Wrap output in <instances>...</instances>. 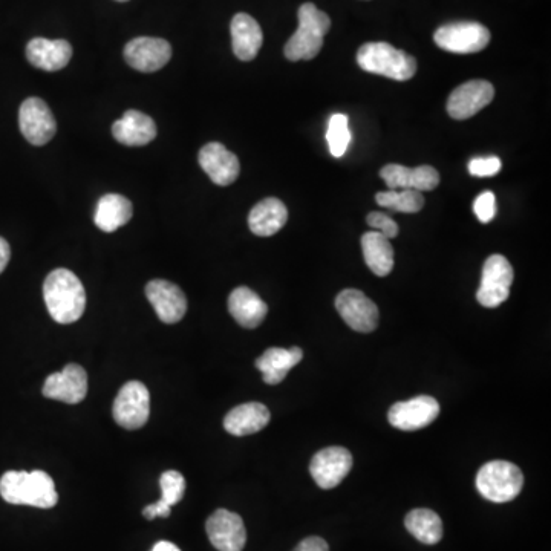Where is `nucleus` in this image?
I'll use <instances>...</instances> for the list:
<instances>
[{
  "mask_svg": "<svg viewBox=\"0 0 551 551\" xmlns=\"http://www.w3.org/2000/svg\"><path fill=\"white\" fill-rule=\"evenodd\" d=\"M43 299L49 316L62 325L77 322L85 313V287L80 279L66 268H57L48 274L43 284Z\"/></svg>",
  "mask_w": 551,
  "mask_h": 551,
  "instance_id": "1",
  "label": "nucleus"
},
{
  "mask_svg": "<svg viewBox=\"0 0 551 551\" xmlns=\"http://www.w3.org/2000/svg\"><path fill=\"white\" fill-rule=\"evenodd\" d=\"M0 496L14 506L53 509L59 501L53 478L43 470L4 473L0 478Z\"/></svg>",
  "mask_w": 551,
  "mask_h": 551,
  "instance_id": "2",
  "label": "nucleus"
},
{
  "mask_svg": "<svg viewBox=\"0 0 551 551\" xmlns=\"http://www.w3.org/2000/svg\"><path fill=\"white\" fill-rule=\"evenodd\" d=\"M299 28L285 45V57L291 62L311 60L320 53L323 39L331 28V19L314 4H304L299 8Z\"/></svg>",
  "mask_w": 551,
  "mask_h": 551,
  "instance_id": "3",
  "label": "nucleus"
},
{
  "mask_svg": "<svg viewBox=\"0 0 551 551\" xmlns=\"http://www.w3.org/2000/svg\"><path fill=\"white\" fill-rule=\"evenodd\" d=\"M357 63L363 71L383 75L397 82H406L417 72V60L402 49L386 42H371L360 46Z\"/></svg>",
  "mask_w": 551,
  "mask_h": 551,
  "instance_id": "4",
  "label": "nucleus"
},
{
  "mask_svg": "<svg viewBox=\"0 0 551 551\" xmlns=\"http://www.w3.org/2000/svg\"><path fill=\"white\" fill-rule=\"evenodd\" d=\"M524 486L521 469L509 461H490L481 467L477 475V489L481 496L492 503L513 501Z\"/></svg>",
  "mask_w": 551,
  "mask_h": 551,
  "instance_id": "5",
  "label": "nucleus"
},
{
  "mask_svg": "<svg viewBox=\"0 0 551 551\" xmlns=\"http://www.w3.org/2000/svg\"><path fill=\"white\" fill-rule=\"evenodd\" d=\"M434 40L449 53H480L489 45L490 31L478 22L447 23L435 31Z\"/></svg>",
  "mask_w": 551,
  "mask_h": 551,
  "instance_id": "6",
  "label": "nucleus"
},
{
  "mask_svg": "<svg viewBox=\"0 0 551 551\" xmlns=\"http://www.w3.org/2000/svg\"><path fill=\"white\" fill-rule=\"evenodd\" d=\"M515 273L512 264L503 255H492L484 262L477 299L483 307L496 308L510 296Z\"/></svg>",
  "mask_w": 551,
  "mask_h": 551,
  "instance_id": "7",
  "label": "nucleus"
},
{
  "mask_svg": "<svg viewBox=\"0 0 551 551\" xmlns=\"http://www.w3.org/2000/svg\"><path fill=\"white\" fill-rule=\"evenodd\" d=\"M112 415L121 428L135 431L149 420L150 395L141 382H128L118 392L112 406Z\"/></svg>",
  "mask_w": 551,
  "mask_h": 551,
  "instance_id": "8",
  "label": "nucleus"
},
{
  "mask_svg": "<svg viewBox=\"0 0 551 551\" xmlns=\"http://www.w3.org/2000/svg\"><path fill=\"white\" fill-rule=\"evenodd\" d=\"M19 126L25 140L33 146H45L57 131L53 112L37 97L27 98L20 106Z\"/></svg>",
  "mask_w": 551,
  "mask_h": 551,
  "instance_id": "9",
  "label": "nucleus"
},
{
  "mask_svg": "<svg viewBox=\"0 0 551 551\" xmlns=\"http://www.w3.org/2000/svg\"><path fill=\"white\" fill-rule=\"evenodd\" d=\"M353 469V455L345 447L333 446L314 455L310 473L320 489L330 490L339 486Z\"/></svg>",
  "mask_w": 551,
  "mask_h": 551,
  "instance_id": "10",
  "label": "nucleus"
},
{
  "mask_svg": "<svg viewBox=\"0 0 551 551\" xmlns=\"http://www.w3.org/2000/svg\"><path fill=\"white\" fill-rule=\"evenodd\" d=\"M440 414V405L431 395H418L408 402H398L389 409L388 420L400 431H418L434 423Z\"/></svg>",
  "mask_w": 551,
  "mask_h": 551,
  "instance_id": "11",
  "label": "nucleus"
},
{
  "mask_svg": "<svg viewBox=\"0 0 551 551\" xmlns=\"http://www.w3.org/2000/svg\"><path fill=\"white\" fill-rule=\"evenodd\" d=\"M336 308L349 328L359 333H371L379 325V308L359 290H343L337 296Z\"/></svg>",
  "mask_w": 551,
  "mask_h": 551,
  "instance_id": "12",
  "label": "nucleus"
},
{
  "mask_svg": "<svg viewBox=\"0 0 551 551\" xmlns=\"http://www.w3.org/2000/svg\"><path fill=\"white\" fill-rule=\"evenodd\" d=\"M88 394V374L80 365H66L56 374L49 375L43 385V395L57 402L77 405Z\"/></svg>",
  "mask_w": 551,
  "mask_h": 551,
  "instance_id": "13",
  "label": "nucleus"
},
{
  "mask_svg": "<svg viewBox=\"0 0 551 551\" xmlns=\"http://www.w3.org/2000/svg\"><path fill=\"white\" fill-rule=\"evenodd\" d=\"M493 97H495V89L492 83L486 80H472L458 86L450 94L447 100V112L454 120H467L489 106Z\"/></svg>",
  "mask_w": 551,
  "mask_h": 551,
  "instance_id": "14",
  "label": "nucleus"
},
{
  "mask_svg": "<svg viewBox=\"0 0 551 551\" xmlns=\"http://www.w3.org/2000/svg\"><path fill=\"white\" fill-rule=\"evenodd\" d=\"M172 46L157 37H137L124 46V59L140 72H157L169 63Z\"/></svg>",
  "mask_w": 551,
  "mask_h": 551,
  "instance_id": "15",
  "label": "nucleus"
},
{
  "mask_svg": "<svg viewBox=\"0 0 551 551\" xmlns=\"http://www.w3.org/2000/svg\"><path fill=\"white\" fill-rule=\"evenodd\" d=\"M207 536L218 551H242L247 542V530L241 516L219 509L207 519Z\"/></svg>",
  "mask_w": 551,
  "mask_h": 551,
  "instance_id": "16",
  "label": "nucleus"
},
{
  "mask_svg": "<svg viewBox=\"0 0 551 551\" xmlns=\"http://www.w3.org/2000/svg\"><path fill=\"white\" fill-rule=\"evenodd\" d=\"M146 296L163 323H178L187 313V297L178 285L155 279L146 285Z\"/></svg>",
  "mask_w": 551,
  "mask_h": 551,
  "instance_id": "17",
  "label": "nucleus"
},
{
  "mask_svg": "<svg viewBox=\"0 0 551 551\" xmlns=\"http://www.w3.org/2000/svg\"><path fill=\"white\" fill-rule=\"evenodd\" d=\"M198 161L216 186H230L241 172L238 157L221 143L206 144L199 150Z\"/></svg>",
  "mask_w": 551,
  "mask_h": 551,
  "instance_id": "18",
  "label": "nucleus"
},
{
  "mask_svg": "<svg viewBox=\"0 0 551 551\" xmlns=\"http://www.w3.org/2000/svg\"><path fill=\"white\" fill-rule=\"evenodd\" d=\"M380 177L389 190H417L429 192L440 184V173L432 166L406 167L402 164H388L380 170Z\"/></svg>",
  "mask_w": 551,
  "mask_h": 551,
  "instance_id": "19",
  "label": "nucleus"
},
{
  "mask_svg": "<svg viewBox=\"0 0 551 551\" xmlns=\"http://www.w3.org/2000/svg\"><path fill=\"white\" fill-rule=\"evenodd\" d=\"M112 135L124 146H146L157 137V124L140 111H126L112 124Z\"/></svg>",
  "mask_w": 551,
  "mask_h": 551,
  "instance_id": "20",
  "label": "nucleus"
},
{
  "mask_svg": "<svg viewBox=\"0 0 551 551\" xmlns=\"http://www.w3.org/2000/svg\"><path fill=\"white\" fill-rule=\"evenodd\" d=\"M71 57L72 46L66 40H48L37 37L27 45L28 62L42 71H60L68 66Z\"/></svg>",
  "mask_w": 551,
  "mask_h": 551,
  "instance_id": "21",
  "label": "nucleus"
},
{
  "mask_svg": "<svg viewBox=\"0 0 551 551\" xmlns=\"http://www.w3.org/2000/svg\"><path fill=\"white\" fill-rule=\"evenodd\" d=\"M230 31H232V46L235 56L242 62H250L255 59L262 42H264V34H262L259 23L252 16L239 13L233 17Z\"/></svg>",
  "mask_w": 551,
  "mask_h": 551,
  "instance_id": "22",
  "label": "nucleus"
},
{
  "mask_svg": "<svg viewBox=\"0 0 551 551\" xmlns=\"http://www.w3.org/2000/svg\"><path fill=\"white\" fill-rule=\"evenodd\" d=\"M304 351L293 346V348H270L256 360V368L262 372L264 382L267 385H279L284 382L288 372L302 362Z\"/></svg>",
  "mask_w": 551,
  "mask_h": 551,
  "instance_id": "23",
  "label": "nucleus"
},
{
  "mask_svg": "<svg viewBox=\"0 0 551 551\" xmlns=\"http://www.w3.org/2000/svg\"><path fill=\"white\" fill-rule=\"evenodd\" d=\"M270 418V411L262 403H244L225 415L224 429L235 437H245L262 431Z\"/></svg>",
  "mask_w": 551,
  "mask_h": 551,
  "instance_id": "24",
  "label": "nucleus"
},
{
  "mask_svg": "<svg viewBox=\"0 0 551 551\" xmlns=\"http://www.w3.org/2000/svg\"><path fill=\"white\" fill-rule=\"evenodd\" d=\"M229 311L241 327L253 330L264 322L268 307L255 291L239 287L230 294Z\"/></svg>",
  "mask_w": 551,
  "mask_h": 551,
  "instance_id": "25",
  "label": "nucleus"
},
{
  "mask_svg": "<svg viewBox=\"0 0 551 551\" xmlns=\"http://www.w3.org/2000/svg\"><path fill=\"white\" fill-rule=\"evenodd\" d=\"M287 221V207L278 198H265L264 201L256 204L248 215V227L256 236H262V238L276 235Z\"/></svg>",
  "mask_w": 551,
  "mask_h": 551,
  "instance_id": "26",
  "label": "nucleus"
},
{
  "mask_svg": "<svg viewBox=\"0 0 551 551\" xmlns=\"http://www.w3.org/2000/svg\"><path fill=\"white\" fill-rule=\"evenodd\" d=\"M134 207L128 198L118 193H108L98 199L94 222L105 233H114L131 221Z\"/></svg>",
  "mask_w": 551,
  "mask_h": 551,
  "instance_id": "27",
  "label": "nucleus"
},
{
  "mask_svg": "<svg viewBox=\"0 0 551 551\" xmlns=\"http://www.w3.org/2000/svg\"><path fill=\"white\" fill-rule=\"evenodd\" d=\"M362 250L369 270L385 278L394 268V248L391 241L379 232H368L362 236Z\"/></svg>",
  "mask_w": 551,
  "mask_h": 551,
  "instance_id": "28",
  "label": "nucleus"
},
{
  "mask_svg": "<svg viewBox=\"0 0 551 551\" xmlns=\"http://www.w3.org/2000/svg\"><path fill=\"white\" fill-rule=\"evenodd\" d=\"M406 529L417 541L435 545L443 538V521L429 509H415L406 515Z\"/></svg>",
  "mask_w": 551,
  "mask_h": 551,
  "instance_id": "29",
  "label": "nucleus"
},
{
  "mask_svg": "<svg viewBox=\"0 0 551 551\" xmlns=\"http://www.w3.org/2000/svg\"><path fill=\"white\" fill-rule=\"evenodd\" d=\"M375 201L380 207L400 213H418L424 206L423 193L409 189L379 192Z\"/></svg>",
  "mask_w": 551,
  "mask_h": 551,
  "instance_id": "30",
  "label": "nucleus"
},
{
  "mask_svg": "<svg viewBox=\"0 0 551 551\" xmlns=\"http://www.w3.org/2000/svg\"><path fill=\"white\" fill-rule=\"evenodd\" d=\"M327 141L334 158H340L346 154L349 143H351V131H349V120L345 114H334L330 118Z\"/></svg>",
  "mask_w": 551,
  "mask_h": 551,
  "instance_id": "31",
  "label": "nucleus"
},
{
  "mask_svg": "<svg viewBox=\"0 0 551 551\" xmlns=\"http://www.w3.org/2000/svg\"><path fill=\"white\" fill-rule=\"evenodd\" d=\"M160 486L161 493H163L161 499L170 507L177 506L186 493V480L177 470L164 472L160 478Z\"/></svg>",
  "mask_w": 551,
  "mask_h": 551,
  "instance_id": "32",
  "label": "nucleus"
},
{
  "mask_svg": "<svg viewBox=\"0 0 551 551\" xmlns=\"http://www.w3.org/2000/svg\"><path fill=\"white\" fill-rule=\"evenodd\" d=\"M369 227L375 232L382 233L383 236H386L388 239H394L398 236V225L391 216L386 215L382 212H372L369 213L368 218H366Z\"/></svg>",
  "mask_w": 551,
  "mask_h": 551,
  "instance_id": "33",
  "label": "nucleus"
},
{
  "mask_svg": "<svg viewBox=\"0 0 551 551\" xmlns=\"http://www.w3.org/2000/svg\"><path fill=\"white\" fill-rule=\"evenodd\" d=\"M501 160L498 157L475 158L469 163V172L473 177L489 178L498 175L501 170Z\"/></svg>",
  "mask_w": 551,
  "mask_h": 551,
  "instance_id": "34",
  "label": "nucleus"
},
{
  "mask_svg": "<svg viewBox=\"0 0 551 551\" xmlns=\"http://www.w3.org/2000/svg\"><path fill=\"white\" fill-rule=\"evenodd\" d=\"M473 212L478 216L480 222L487 224L496 215V198L492 192H483L473 203Z\"/></svg>",
  "mask_w": 551,
  "mask_h": 551,
  "instance_id": "35",
  "label": "nucleus"
},
{
  "mask_svg": "<svg viewBox=\"0 0 551 551\" xmlns=\"http://www.w3.org/2000/svg\"><path fill=\"white\" fill-rule=\"evenodd\" d=\"M293 551H330V547L325 539L319 538V536H310L300 542Z\"/></svg>",
  "mask_w": 551,
  "mask_h": 551,
  "instance_id": "36",
  "label": "nucleus"
},
{
  "mask_svg": "<svg viewBox=\"0 0 551 551\" xmlns=\"http://www.w3.org/2000/svg\"><path fill=\"white\" fill-rule=\"evenodd\" d=\"M170 509H172V507L164 503L163 499H160L158 503L147 506L146 509L143 510V515L144 518L149 519V521L157 518V516H160V518H167V516L170 515Z\"/></svg>",
  "mask_w": 551,
  "mask_h": 551,
  "instance_id": "37",
  "label": "nucleus"
},
{
  "mask_svg": "<svg viewBox=\"0 0 551 551\" xmlns=\"http://www.w3.org/2000/svg\"><path fill=\"white\" fill-rule=\"evenodd\" d=\"M11 258L10 244L4 238H0V274L4 273Z\"/></svg>",
  "mask_w": 551,
  "mask_h": 551,
  "instance_id": "38",
  "label": "nucleus"
},
{
  "mask_svg": "<svg viewBox=\"0 0 551 551\" xmlns=\"http://www.w3.org/2000/svg\"><path fill=\"white\" fill-rule=\"evenodd\" d=\"M152 551H181V550L180 548L177 547V545L172 544V542L160 541L154 545V548H152Z\"/></svg>",
  "mask_w": 551,
  "mask_h": 551,
  "instance_id": "39",
  "label": "nucleus"
},
{
  "mask_svg": "<svg viewBox=\"0 0 551 551\" xmlns=\"http://www.w3.org/2000/svg\"><path fill=\"white\" fill-rule=\"evenodd\" d=\"M117 2H128V0H117Z\"/></svg>",
  "mask_w": 551,
  "mask_h": 551,
  "instance_id": "40",
  "label": "nucleus"
}]
</instances>
